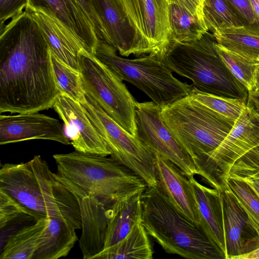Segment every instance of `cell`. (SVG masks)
Here are the masks:
<instances>
[{"label": "cell", "instance_id": "20", "mask_svg": "<svg viewBox=\"0 0 259 259\" xmlns=\"http://www.w3.org/2000/svg\"><path fill=\"white\" fill-rule=\"evenodd\" d=\"M35 8L51 11L81 42L85 51L94 56L99 39L75 0H27L25 10Z\"/></svg>", "mask_w": 259, "mask_h": 259}, {"label": "cell", "instance_id": "17", "mask_svg": "<svg viewBox=\"0 0 259 259\" xmlns=\"http://www.w3.org/2000/svg\"><path fill=\"white\" fill-rule=\"evenodd\" d=\"M155 155L158 185L182 215L201 226L197 202L188 178L172 162L157 153Z\"/></svg>", "mask_w": 259, "mask_h": 259}, {"label": "cell", "instance_id": "42", "mask_svg": "<svg viewBox=\"0 0 259 259\" xmlns=\"http://www.w3.org/2000/svg\"><path fill=\"white\" fill-rule=\"evenodd\" d=\"M257 61L259 62V57L257 59Z\"/></svg>", "mask_w": 259, "mask_h": 259}, {"label": "cell", "instance_id": "35", "mask_svg": "<svg viewBox=\"0 0 259 259\" xmlns=\"http://www.w3.org/2000/svg\"><path fill=\"white\" fill-rule=\"evenodd\" d=\"M75 1L94 28L99 40L106 42V33L95 0Z\"/></svg>", "mask_w": 259, "mask_h": 259}, {"label": "cell", "instance_id": "27", "mask_svg": "<svg viewBox=\"0 0 259 259\" xmlns=\"http://www.w3.org/2000/svg\"><path fill=\"white\" fill-rule=\"evenodd\" d=\"M212 33L218 44L248 60L259 63V35L244 27L221 29Z\"/></svg>", "mask_w": 259, "mask_h": 259}, {"label": "cell", "instance_id": "25", "mask_svg": "<svg viewBox=\"0 0 259 259\" xmlns=\"http://www.w3.org/2000/svg\"><path fill=\"white\" fill-rule=\"evenodd\" d=\"M153 253L149 235L141 223L137 224L123 239L103 249L93 259H151Z\"/></svg>", "mask_w": 259, "mask_h": 259}, {"label": "cell", "instance_id": "18", "mask_svg": "<svg viewBox=\"0 0 259 259\" xmlns=\"http://www.w3.org/2000/svg\"><path fill=\"white\" fill-rule=\"evenodd\" d=\"M107 35V43L121 56L146 54L121 0H95Z\"/></svg>", "mask_w": 259, "mask_h": 259}, {"label": "cell", "instance_id": "40", "mask_svg": "<svg viewBox=\"0 0 259 259\" xmlns=\"http://www.w3.org/2000/svg\"><path fill=\"white\" fill-rule=\"evenodd\" d=\"M253 10L259 20V0H249Z\"/></svg>", "mask_w": 259, "mask_h": 259}, {"label": "cell", "instance_id": "10", "mask_svg": "<svg viewBox=\"0 0 259 259\" xmlns=\"http://www.w3.org/2000/svg\"><path fill=\"white\" fill-rule=\"evenodd\" d=\"M258 146L259 114L246 105L223 141L197 169L198 175L212 188L222 191L227 188L234 163Z\"/></svg>", "mask_w": 259, "mask_h": 259}, {"label": "cell", "instance_id": "16", "mask_svg": "<svg viewBox=\"0 0 259 259\" xmlns=\"http://www.w3.org/2000/svg\"><path fill=\"white\" fill-rule=\"evenodd\" d=\"M220 192L224 216L226 259H235L259 247V234L230 190L227 188Z\"/></svg>", "mask_w": 259, "mask_h": 259}, {"label": "cell", "instance_id": "2", "mask_svg": "<svg viewBox=\"0 0 259 259\" xmlns=\"http://www.w3.org/2000/svg\"><path fill=\"white\" fill-rule=\"evenodd\" d=\"M0 188L33 211L65 220L76 230L81 228L77 199L39 155L26 162L2 165Z\"/></svg>", "mask_w": 259, "mask_h": 259}, {"label": "cell", "instance_id": "15", "mask_svg": "<svg viewBox=\"0 0 259 259\" xmlns=\"http://www.w3.org/2000/svg\"><path fill=\"white\" fill-rule=\"evenodd\" d=\"M52 108L63 121L75 150L107 156L110 152L80 103L60 94Z\"/></svg>", "mask_w": 259, "mask_h": 259}, {"label": "cell", "instance_id": "19", "mask_svg": "<svg viewBox=\"0 0 259 259\" xmlns=\"http://www.w3.org/2000/svg\"><path fill=\"white\" fill-rule=\"evenodd\" d=\"M25 11L37 23L50 51L65 63L79 70L80 55L87 52L81 42L49 10L35 8Z\"/></svg>", "mask_w": 259, "mask_h": 259}, {"label": "cell", "instance_id": "12", "mask_svg": "<svg viewBox=\"0 0 259 259\" xmlns=\"http://www.w3.org/2000/svg\"><path fill=\"white\" fill-rule=\"evenodd\" d=\"M146 54L161 59L171 44L168 0H121Z\"/></svg>", "mask_w": 259, "mask_h": 259}, {"label": "cell", "instance_id": "9", "mask_svg": "<svg viewBox=\"0 0 259 259\" xmlns=\"http://www.w3.org/2000/svg\"><path fill=\"white\" fill-rule=\"evenodd\" d=\"M86 99L81 104L106 143L111 157L141 178L147 187L157 186L155 154L120 126L93 98L86 95Z\"/></svg>", "mask_w": 259, "mask_h": 259}, {"label": "cell", "instance_id": "41", "mask_svg": "<svg viewBox=\"0 0 259 259\" xmlns=\"http://www.w3.org/2000/svg\"><path fill=\"white\" fill-rule=\"evenodd\" d=\"M255 87L259 88V64L256 66L255 73Z\"/></svg>", "mask_w": 259, "mask_h": 259}, {"label": "cell", "instance_id": "7", "mask_svg": "<svg viewBox=\"0 0 259 259\" xmlns=\"http://www.w3.org/2000/svg\"><path fill=\"white\" fill-rule=\"evenodd\" d=\"M94 56L119 79L146 94L161 108L189 96L193 84L176 78L172 71L153 54L126 59L105 41L99 40Z\"/></svg>", "mask_w": 259, "mask_h": 259}, {"label": "cell", "instance_id": "38", "mask_svg": "<svg viewBox=\"0 0 259 259\" xmlns=\"http://www.w3.org/2000/svg\"><path fill=\"white\" fill-rule=\"evenodd\" d=\"M246 105L252 108L259 114V88L255 87L248 92Z\"/></svg>", "mask_w": 259, "mask_h": 259}, {"label": "cell", "instance_id": "11", "mask_svg": "<svg viewBox=\"0 0 259 259\" xmlns=\"http://www.w3.org/2000/svg\"><path fill=\"white\" fill-rule=\"evenodd\" d=\"M161 108L151 102H137V137L155 154L177 166L187 177L198 175L191 157L164 123Z\"/></svg>", "mask_w": 259, "mask_h": 259}, {"label": "cell", "instance_id": "30", "mask_svg": "<svg viewBox=\"0 0 259 259\" xmlns=\"http://www.w3.org/2000/svg\"><path fill=\"white\" fill-rule=\"evenodd\" d=\"M203 17L208 30L243 27L227 0H205Z\"/></svg>", "mask_w": 259, "mask_h": 259}, {"label": "cell", "instance_id": "31", "mask_svg": "<svg viewBox=\"0 0 259 259\" xmlns=\"http://www.w3.org/2000/svg\"><path fill=\"white\" fill-rule=\"evenodd\" d=\"M215 47L225 64L248 92L254 89L255 70L259 63L248 60L217 42Z\"/></svg>", "mask_w": 259, "mask_h": 259}, {"label": "cell", "instance_id": "23", "mask_svg": "<svg viewBox=\"0 0 259 259\" xmlns=\"http://www.w3.org/2000/svg\"><path fill=\"white\" fill-rule=\"evenodd\" d=\"M76 229L67 221L49 218L32 259L66 256L78 240Z\"/></svg>", "mask_w": 259, "mask_h": 259}, {"label": "cell", "instance_id": "32", "mask_svg": "<svg viewBox=\"0 0 259 259\" xmlns=\"http://www.w3.org/2000/svg\"><path fill=\"white\" fill-rule=\"evenodd\" d=\"M227 188L243 209L259 234V196L257 193L245 182L234 178L228 179Z\"/></svg>", "mask_w": 259, "mask_h": 259}, {"label": "cell", "instance_id": "26", "mask_svg": "<svg viewBox=\"0 0 259 259\" xmlns=\"http://www.w3.org/2000/svg\"><path fill=\"white\" fill-rule=\"evenodd\" d=\"M171 44L195 41L208 32L203 21L181 6L169 3Z\"/></svg>", "mask_w": 259, "mask_h": 259}, {"label": "cell", "instance_id": "1", "mask_svg": "<svg viewBox=\"0 0 259 259\" xmlns=\"http://www.w3.org/2000/svg\"><path fill=\"white\" fill-rule=\"evenodd\" d=\"M59 94L50 49L24 10L0 28V113L47 110Z\"/></svg>", "mask_w": 259, "mask_h": 259}, {"label": "cell", "instance_id": "4", "mask_svg": "<svg viewBox=\"0 0 259 259\" xmlns=\"http://www.w3.org/2000/svg\"><path fill=\"white\" fill-rule=\"evenodd\" d=\"M207 32L195 41L172 43L160 60L172 72L193 82L196 91L247 102L248 91L225 64Z\"/></svg>", "mask_w": 259, "mask_h": 259}, {"label": "cell", "instance_id": "29", "mask_svg": "<svg viewBox=\"0 0 259 259\" xmlns=\"http://www.w3.org/2000/svg\"><path fill=\"white\" fill-rule=\"evenodd\" d=\"M46 217L23 206L5 190L0 188V228L1 233L14 228L25 221H37Z\"/></svg>", "mask_w": 259, "mask_h": 259}, {"label": "cell", "instance_id": "21", "mask_svg": "<svg viewBox=\"0 0 259 259\" xmlns=\"http://www.w3.org/2000/svg\"><path fill=\"white\" fill-rule=\"evenodd\" d=\"M188 179L197 202L200 225L225 255L224 216L221 192L213 188L205 186L194 176H190Z\"/></svg>", "mask_w": 259, "mask_h": 259}, {"label": "cell", "instance_id": "3", "mask_svg": "<svg viewBox=\"0 0 259 259\" xmlns=\"http://www.w3.org/2000/svg\"><path fill=\"white\" fill-rule=\"evenodd\" d=\"M141 201V223L165 252L188 259H226L203 228L182 215L158 185L147 187Z\"/></svg>", "mask_w": 259, "mask_h": 259}, {"label": "cell", "instance_id": "33", "mask_svg": "<svg viewBox=\"0 0 259 259\" xmlns=\"http://www.w3.org/2000/svg\"><path fill=\"white\" fill-rule=\"evenodd\" d=\"M190 96L209 109L235 120L240 116L247 104L246 102L239 99L202 93L194 88Z\"/></svg>", "mask_w": 259, "mask_h": 259}, {"label": "cell", "instance_id": "14", "mask_svg": "<svg viewBox=\"0 0 259 259\" xmlns=\"http://www.w3.org/2000/svg\"><path fill=\"white\" fill-rule=\"evenodd\" d=\"M46 140L71 144L60 121L38 112L0 115V144Z\"/></svg>", "mask_w": 259, "mask_h": 259}, {"label": "cell", "instance_id": "39", "mask_svg": "<svg viewBox=\"0 0 259 259\" xmlns=\"http://www.w3.org/2000/svg\"><path fill=\"white\" fill-rule=\"evenodd\" d=\"M259 258V247L249 253L238 256L235 259Z\"/></svg>", "mask_w": 259, "mask_h": 259}, {"label": "cell", "instance_id": "8", "mask_svg": "<svg viewBox=\"0 0 259 259\" xmlns=\"http://www.w3.org/2000/svg\"><path fill=\"white\" fill-rule=\"evenodd\" d=\"M79 71L86 95L124 130L137 137V101L123 81L94 55L87 52L80 57Z\"/></svg>", "mask_w": 259, "mask_h": 259}, {"label": "cell", "instance_id": "5", "mask_svg": "<svg viewBox=\"0 0 259 259\" xmlns=\"http://www.w3.org/2000/svg\"><path fill=\"white\" fill-rule=\"evenodd\" d=\"M53 157L57 174L108 206L147 187L141 178L111 157L76 150Z\"/></svg>", "mask_w": 259, "mask_h": 259}, {"label": "cell", "instance_id": "34", "mask_svg": "<svg viewBox=\"0 0 259 259\" xmlns=\"http://www.w3.org/2000/svg\"><path fill=\"white\" fill-rule=\"evenodd\" d=\"M243 27L248 31L259 35V20L249 0H227Z\"/></svg>", "mask_w": 259, "mask_h": 259}, {"label": "cell", "instance_id": "6", "mask_svg": "<svg viewBox=\"0 0 259 259\" xmlns=\"http://www.w3.org/2000/svg\"><path fill=\"white\" fill-rule=\"evenodd\" d=\"M161 115L196 169L219 146L236 121L209 109L190 95L161 108Z\"/></svg>", "mask_w": 259, "mask_h": 259}, {"label": "cell", "instance_id": "24", "mask_svg": "<svg viewBox=\"0 0 259 259\" xmlns=\"http://www.w3.org/2000/svg\"><path fill=\"white\" fill-rule=\"evenodd\" d=\"M49 218L25 225L11 234L1 247V259H32Z\"/></svg>", "mask_w": 259, "mask_h": 259}, {"label": "cell", "instance_id": "37", "mask_svg": "<svg viewBox=\"0 0 259 259\" xmlns=\"http://www.w3.org/2000/svg\"><path fill=\"white\" fill-rule=\"evenodd\" d=\"M205 0H168L169 3H174L185 8L193 15L204 21L203 6Z\"/></svg>", "mask_w": 259, "mask_h": 259}, {"label": "cell", "instance_id": "13", "mask_svg": "<svg viewBox=\"0 0 259 259\" xmlns=\"http://www.w3.org/2000/svg\"><path fill=\"white\" fill-rule=\"evenodd\" d=\"M77 200L81 219L79 247L84 259H93L104 246L107 228L106 211L110 206L103 203L65 178L54 173Z\"/></svg>", "mask_w": 259, "mask_h": 259}, {"label": "cell", "instance_id": "36", "mask_svg": "<svg viewBox=\"0 0 259 259\" xmlns=\"http://www.w3.org/2000/svg\"><path fill=\"white\" fill-rule=\"evenodd\" d=\"M26 5L27 0H0V28L7 21L22 13Z\"/></svg>", "mask_w": 259, "mask_h": 259}, {"label": "cell", "instance_id": "22", "mask_svg": "<svg viewBox=\"0 0 259 259\" xmlns=\"http://www.w3.org/2000/svg\"><path fill=\"white\" fill-rule=\"evenodd\" d=\"M142 193L118 200L107 208V228L103 249L123 239L137 224L142 223Z\"/></svg>", "mask_w": 259, "mask_h": 259}, {"label": "cell", "instance_id": "28", "mask_svg": "<svg viewBox=\"0 0 259 259\" xmlns=\"http://www.w3.org/2000/svg\"><path fill=\"white\" fill-rule=\"evenodd\" d=\"M50 54L54 79L60 94L81 104L84 103L86 95L80 71L65 63L51 51Z\"/></svg>", "mask_w": 259, "mask_h": 259}]
</instances>
